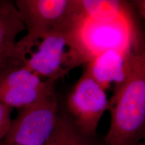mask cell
<instances>
[{
    "label": "cell",
    "mask_w": 145,
    "mask_h": 145,
    "mask_svg": "<svg viewBox=\"0 0 145 145\" xmlns=\"http://www.w3.org/2000/svg\"><path fill=\"white\" fill-rule=\"evenodd\" d=\"M72 24L41 33L27 32L16 42L13 65L24 67L54 82L86 63L75 42Z\"/></svg>",
    "instance_id": "6da1fadb"
},
{
    "label": "cell",
    "mask_w": 145,
    "mask_h": 145,
    "mask_svg": "<svg viewBox=\"0 0 145 145\" xmlns=\"http://www.w3.org/2000/svg\"><path fill=\"white\" fill-rule=\"evenodd\" d=\"M111 120L105 145H136L144 135L145 125L144 52L132 54L126 80L114 89L109 101Z\"/></svg>",
    "instance_id": "7a4b0ae2"
},
{
    "label": "cell",
    "mask_w": 145,
    "mask_h": 145,
    "mask_svg": "<svg viewBox=\"0 0 145 145\" xmlns=\"http://www.w3.org/2000/svg\"><path fill=\"white\" fill-rule=\"evenodd\" d=\"M72 32L79 51L88 63L107 50L137 51V29L131 12L110 21H99L83 14L75 18Z\"/></svg>",
    "instance_id": "3957f363"
},
{
    "label": "cell",
    "mask_w": 145,
    "mask_h": 145,
    "mask_svg": "<svg viewBox=\"0 0 145 145\" xmlns=\"http://www.w3.org/2000/svg\"><path fill=\"white\" fill-rule=\"evenodd\" d=\"M59 117L55 93L28 108L18 110L4 141L17 145H46Z\"/></svg>",
    "instance_id": "277c9868"
},
{
    "label": "cell",
    "mask_w": 145,
    "mask_h": 145,
    "mask_svg": "<svg viewBox=\"0 0 145 145\" xmlns=\"http://www.w3.org/2000/svg\"><path fill=\"white\" fill-rule=\"evenodd\" d=\"M54 93L53 81L23 66L12 65L0 74V102L12 109L27 108Z\"/></svg>",
    "instance_id": "5b68a950"
},
{
    "label": "cell",
    "mask_w": 145,
    "mask_h": 145,
    "mask_svg": "<svg viewBox=\"0 0 145 145\" xmlns=\"http://www.w3.org/2000/svg\"><path fill=\"white\" fill-rule=\"evenodd\" d=\"M108 107L106 91L85 71L67 99L68 114L74 124L83 135L93 137Z\"/></svg>",
    "instance_id": "8992f818"
},
{
    "label": "cell",
    "mask_w": 145,
    "mask_h": 145,
    "mask_svg": "<svg viewBox=\"0 0 145 145\" xmlns=\"http://www.w3.org/2000/svg\"><path fill=\"white\" fill-rule=\"evenodd\" d=\"M28 33H41L71 25L78 16L69 0H13Z\"/></svg>",
    "instance_id": "52a82bcc"
},
{
    "label": "cell",
    "mask_w": 145,
    "mask_h": 145,
    "mask_svg": "<svg viewBox=\"0 0 145 145\" xmlns=\"http://www.w3.org/2000/svg\"><path fill=\"white\" fill-rule=\"evenodd\" d=\"M134 52L107 50L87 63L86 71L105 91L112 86L115 89L126 80Z\"/></svg>",
    "instance_id": "ba28073f"
},
{
    "label": "cell",
    "mask_w": 145,
    "mask_h": 145,
    "mask_svg": "<svg viewBox=\"0 0 145 145\" xmlns=\"http://www.w3.org/2000/svg\"><path fill=\"white\" fill-rule=\"evenodd\" d=\"M24 30L25 24L12 0H0V74L13 65L14 46Z\"/></svg>",
    "instance_id": "9c48e42d"
},
{
    "label": "cell",
    "mask_w": 145,
    "mask_h": 145,
    "mask_svg": "<svg viewBox=\"0 0 145 145\" xmlns=\"http://www.w3.org/2000/svg\"><path fill=\"white\" fill-rule=\"evenodd\" d=\"M81 14L99 21H110L131 12L127 0H80Z\"/></svg>",
    "instance_id": "30bf717a"
},
{
    "label": "cell",
    "mask_w": 145,
    "mask_h": 145,
    "mask_svg": "<svg viewBox=\"0 0 145 145\" xmlns=\"http://www.w3.org/2000/svg\"><path fill=\"white\" fill-rule=\"evenodd\" d=\"M46 145H97L93 137L81 132L68 113L59 114L55 128Z\"/></svg>",
    "instance_id": "8fae6325"
},
{
    "label": "cell",
    "mask_w": 145,
    "mask_h": 145,
    "mask_svg": "<svg viewBox=\"0 0 145 145\" xmlns=\"http://www.w3.org/2000/svg\"><path fill=\"white\" fill-rule=\"evenodd\" d=\"M13 109L0 102V145L4 140L12 123V112Z\"/></svg>",
    "instance_id": "7c38bea8"
},
{
    "label": "cell",
    "mask_w": 145,
    "mask_h": 145,
    "mask_svg": "<svg viewBox=\"0 0 145 145\" xmlns=\"http://www.w3.org/2000/svg\"><path fill=\"white\" fill-rule=\"evenodd\" d=\"M2 145H17V144H10V143H5L3 142Z\"/></svg>",
    "instance_id": "4fadbf2b"
},
{
    "label": "cell",
    "mask_w": 145,
    "mask_h": 145,
    "mask_svg": "<svg viewBox=\"0 0 145 145\" xmlns=\"http://www.w3.org/2000/svg\"><path fill=\"white\" fill-rule=\"evenodd\" d=\"M136 145H145L144 144V142H140V143H138V144H136Z\"/></svg>",
    "instance_id": "5bb4252c"
}]
</instances>
